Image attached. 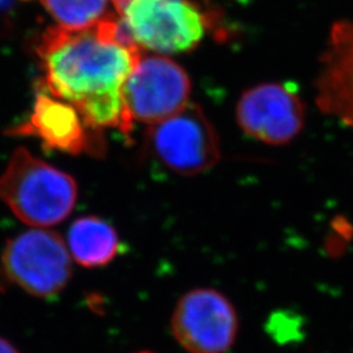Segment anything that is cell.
<instances>
[{"instance_id": "1", "label": "cell", "mask_w": 353, "mask_h": 353, "mask_svg": "<svg viewBox=\"0 0 353 353\" xmlns=\"http://www.w3.org/2000/svg\"><path fill=\"white\" fill-rule=\"evenodd\" d=\"M37 55L43 70L41 88L74 106L89 128L131 131L134 122L122 92L143 54L119 16L108 14L84 29L49 28Z\"/></svg>"}, {"instance_id": "2", "label": "cell", "mask_w": 353, "mask_h": 353, "mask_svg": "<svg viewBox=\"0 0 353 353\" xmlns=\"http://www.w3.org/2000/svg\"><path fill=\"white\" fill-rule=\"evenodd\" d=\"M77 199L75 179L24 148L13 152L0 174V201L23 223L49 228L65 220Z\"/></svg>"}, {"instance_id": "3", "label": "cell", "mask_w": 353, "mask_h": 353, "mask_svg": "<svg viewBox=\"0 0 353 353\" xmlns=\"http://www.w3.org/2000/svg\"><path fill=\"white\" fill-rule=\"evenodd\" d=\"M147 147L159 163L179 176L205 173L221 159L214 126L194 103H188L164 121L151 125Z\"/></svg>"}, {"instance_id": "4", "label": "cell", "mask_w": 353, "mask_h": 353, "mask_svg": "<svg viewBox=\"0 0 353 353\" xmlns=\"http://www.w3.org/2000/svg\"><path fill=\"white\" fill-rule=\"evenodd\" d=\"M1 271L11 283L37 297H52L65 288L72 261L63 239L43 228L17 234L1 254Z\"/></svg>"}, {"instance_id": "5", "label": "cell", "mask_w": 353, "mask_h": 353, "mask_svg": "<svg viewBox=\"0 0 353 353\" xmlns=\"http://www.w3.org/2000/svg\"><path fill=\"white\" fill-rule=\"evenodd\" d=\"M117 13L140 48L154 52L192 50L205 33L204 16L188 0H127Z\"/></svg>"}, {"instance_id": "6", "label": "cell", "mask_w": 353, "mask_h": 353, "mask_svg": "<svg viewBox=\"0 0 353 353\" xmlns=\"http://www.w3.org/2000/svg\"><path fill=\"white\" fill-rule=\"evenodd\" d=\"M170 330L188 353H227L239 334V316L221 292L196 288L178 300Z\"/></svg>"}, {"instance_id": "7", "label": "cell", "mask_w": 353, "mask_h": 353, "mask_svg": "<svg viewBox=\"0 0 353 353\" xmlns=\"http://www.w3.org/2000/svg\"><path fill=\"white\" fill-rule=\"evenodd\" d=\"M190 79L185 70L161 55L140 57L123 84V102L132 122H161L189 103Z\"/></svg>"}, {"instance_id": "8", "label": "cell", "mask_w": 353, "mask_h": 353, "mask_svg": "<svg viewBox=\"0 0 353 353\" xmlns=\"http://www.w3.org/2000/svg\"><path fill=\"white\" fill-rule=\"evenodd\" d=\"M237 121L252 139L268 145H284L301 132L305 109L299 96L287 87L261 84L242 94Z\"/></svg>"}, {"instance_id": "9", "label": "cell", "mask_w": 353, "mask_h": 353, "mask_svg": "<svg viewBox=\"0 0 353 353\" xmlns=\"http://www.w3.org/2000/svg\"><path fill=\"white\" fill-rule=\"evenodd\" d=\"M12 134L34 137L42 141L43 147L70 154L100 148L93 137L100 132L89 128L74 106L42 88L29 119L12 130Z\"/></svg>"}, {"instance_id": "10", "label": "cell", "mask_w": 353, "mask_h": 353, "mask_svg": "<svg viewBox=\"0 0 353 353\" xmlns=\"http://www.w3.org/2000/svg\"><path fill=\"white\" fill-rule=\"evenodd\" d=\"M316 90L321 112L353 128V20L332 26Z\"/></svg>"}, {"instance_id": "11", "label": "cell", "mask_w": 353, "mask_h": 353, "mask_svg": "<svg viewBox=\"0 0 353 353\" xmlns=\"http://www.w3.org/2000/svg\"><path fill=\"white\" fill-rule=\"evenodd\" d=\"M67 248L71 256L84 267H102L117 256L118 233L108 221L96 216L75 220L68 229Z\"/></svg>"}, {"instance_id": "12", "label": "cell", "mask_w": 353, "mask_h": 353, "mask_svg": "<svg viewBox=\"0 0 353 353\" xmlns=\"http://www.w3.org/2000/svg\"><path fill=\"white\" fill-rule=\"evenodd\" d=\"M57 24L68 29L94 26L108 16L110 0H39Z\"/></svg>"}, {"instance_id": "13", "label": "cell", "mask_w": 353, "mask_h": 353, "mask_svg": "<svg viewBox=\"0 0 353 353\" xmlns=\"http://www.w3.org/2000/svg\"><path fill=\"white\" fill-rule=\"evenodd\" d=\"M0 353H19L10 341H4L0 338Z\"/></svg>"}, {"instance_id": "14", "label": "cell", "mask_w": 353, "mask_h": 353, "mask_svg": "<svg viewBox=\"0 0 353 353\" xmlns=\"http://www.w3.org/2000/svg\"><path fill=\"white\" fill-rule=\"evenodd\" d=\"M10 1H11V0H0V11L4 10V8H7V7L10 6Z\"/></svg>"}, {"instance_id": "15", "label": "cell", "mask_w": 353, "mask_h": 353, "mask_svg": "<svg viewBox=\"0 0 353 353\" xmlns=\"http://www.w3.org/2000/svg\"><path fill=\"white\" fill-rule=\"evenodd\" d=\"M138 353H152V352H148V351H143V352H138Z\"/></svg>"}]
</instances>
